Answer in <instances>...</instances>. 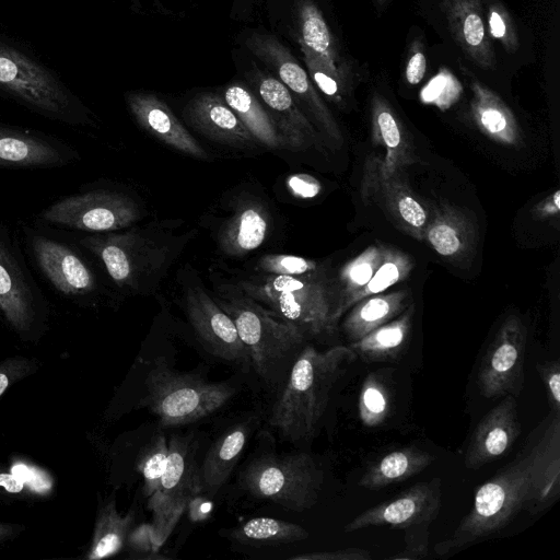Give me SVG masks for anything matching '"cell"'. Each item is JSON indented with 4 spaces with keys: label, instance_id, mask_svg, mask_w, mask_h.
<instances>
[{
    "label": "cell",
    "instance_id": "1",
    "mask_svg": "<svg viewBox=\"0 0 560 560\" xmlns=\"http://www.w3.org/2000/svg\"><path fill=\"white\" fill-rule=\"evenodd\" d=\"M518 456L481 485L452 537L435 545L446 555L505 527L520 512L537 514L560 494V416L550 415Z\"/></svg>",
    "mask_w": 560,
    "mask_h": 560
},
{
    "label": "cell",
    "instance_id": "2",
    "mask_svg": "<svg viewBox=\"0 0 560 560\" xmlns=\"http://www.w3.org/2000/svg\"><path fill=\"white\" fill-rule=\"evenodd\" d=\"M176 225L151 222L126 231L94 233L80 243L103 264L118 289L143 294L153 290L188 243V233L174 234Z\"/></svg>",
    "mask_w": 560,
    "mask_h": 560
},
{
    "label": "cell",
    "instance_id": "3",
    "mask_svg": "<svg viewBox=\"0 0 560 560\" xmlns=\"http://www.w3.org/2000/svg\"><path fill=\"white\" fill-rule=\"evenodd\" d=\"M354 359L355 354L346 346H335L325 351L305 347L272 406L270 425L284 440L311 439L325 413L336 382Z\"/></svg>",
    "mask_w": 560,
    "mask_h": 560
},
{
    "label": "cell",
    "instance_id": "4",
    "mask_svg": "<svg viewBox=\"0 0 560 560\" xmlns=\"http://www.w3.org/2000/svg\"><path fill=\"white\" fill-rule=\"evenodd\" d=\"M0 97L72 127L95 117L61 77L25 45L0 33Z\"/></svg>",
    "mask_w": 560,
    "mask_h": 560
},
{
    "label": "cell",
    "instance_id": "5",
    "mask_svg": "<svg viewBox=\"0 0 560 560\" xmlns=\"http://www.w3.org/2000/svg\"><path fill=\"white\" fill-rule=\"evenodd\" d=\"M236 284L271 314L299 327L305 336L329 332L336 325L337 284L328 267L305 276L256 273Z\"/></svg>",
    "mask_w": 560,
    "mask_h": 560
},
{
    "label": "cell",
    "instance_id": "6",
    "mask_svg": "<svg viewBox=\"0 0 560 560\" xmlns=\"http://www.w3.org/2000/svg\"><path fill=\"white\" fill-rule=\"evenodd\" d=\"M214 301L232 318L245 346L250 365L262 378L304 340L303 331L267 311L236 283L213 281Z\"/></svg>",
    "mask_w": 560,
    "mask_h": 560
},
{
    "label": "cell",
    "instance_id": "7",
    "mask_svg": "<svg viewBox=\"0 0 560 560\" xmlns=\"http://www.w3.org/2000/svg\"><path fill=\"white\" fill-rule=\"evenodd\" d=\"M147 395L140 401L163 427L189 424L206 418L234 397L236 389L225 382H209L199 375L172 370L158 361L145 378Z\"/></svg>",
    "mask_w": 560,
    "mask_h": 560
},
{
    "label": "cell",
    "instance_id": "8",
    "mask_svg": "<svg viewBox=\"0 0 560 560\" xmlns=\"http://www.w3.org/2000/svg\"><path fill=\"white\" fill-rule=\"evenodd\" d=\"M237 39L241 48L283 83L323 139L335 145L342 144V133L336 119L288 46L262 26L243 30Z\"/></svg>",
    "mask_w": 560,
    "mask_h": 560
},
{
    "label": "cell",
    "instance_id": "9",
    "mask_svg": "<svg viewBox=\"0 0 560 560\" xmlns=\"http://www.w3.org/2000/svg\"><path fill=\"white\" fill-rule=\"evenodd\" d=\"M324 472L306 453L266 454L242 471L240 483L250 495L302 512L318 500Z\"/></svg>",
    "mask_w": 560,
    "mask_h": 560
},
{
    "label": "cell",
    "instance_id": "10",
    "mask_svg": "<svg viewBox=\"0 0 560 560\" xmlns=\"http://www.w3.org/2000/svg\"><path fill=\"white\" fill-rule=\"evenodd\" d=\"M198 443L192 435L175 434L168 443L166 469L148 498L154 540L161 548L173 533L189 502L201 493Z\"/></svg>",
    "mask_w": 560,
    "mask_h": 560
},
{
    "label": "cell",
    "instance_id": "11",
    "mask_svg": "<svg viewBox=\"0 0 560 560\" xmlns=\"http://www.w3.org/2000/svg\"><path fill=\"white\" fill-rule=\"evenodd\" d=\"M232 58L237 74L272 117L284 148L292 151L322 149L325 140L283 83L243 48L234 49Z\"/></svg>",
    "mask_w": 560,
    "mask_h": 560
},
{
    "label": "cell",
    "instance_id": "12",
    "mask_svg": "<svg viewBox=\"0 0 560 560\" xmlns=\"http://www.w3.org/2000/svg\"><path fill=\"white\" fill-rule=\"evenodd\" d=\"M45 222L89 233L127 229L142 218L138 202L112 189H92L61 198L42 213Z\"/></svg>",
    "mask_w": 560,
    "mask_h": 560
},
{
    "label": "cell",
    "instance_id": "13",
    "mask_svg": "<svg viewBox=\"0 0 560 560\" xmlns=\"http://www.w3.org/2000/svg\"><path fill=\"white\" fill-rule=\"evenodd\" d=\"M262 8L279 38L308 50L330 67L347 70L339 47L318 0H264Z\"/></svg>",
    "mask_w": 560,
    "mask_h": 560
},
{
    "label": "cell",
    "instance_id": "14",
    "mask_svg": "<svg viewBox=\"0 0 560 560\" xmlns=\"http://www.w3.org/2000/svg\"><path fill=\"white\" fill-rule=\"evenodd\" d=\"M185 312L203 348L214 357L241 368H249L248 352L232 318L207 293L201 282L184 281Z\"/></svg>",
    "mask_w": 560,
    "mask_h": 560
},
{
    "label": "cell",
    "instance_id": "15",
    "mask_svg": "<svg viewBox=\"0 0 560 560\" xmlns=\"http://www.w3.org/2000/svg\"><path fill=\"white\" fill-rule=\"evenodd\" d=\"M527 330L520 317L509 316L489 346L478 371V387L487 398L516 396L524 384Z\"/></svg>",
    "mask_w": 560,
    "mask_h": 560
},
{
    "label": "cell",
    "instance_id": "16",
    "mask_svg": "<svg viewBox=\"0 0 560 560\" xmlns=\"http://www.w3.org/2000/svg\"><path fill=\"white\" fill-rule=\"evenodd\" d=\"M442 503L441 479L432 478L413 485L395 498L372 506L357 515L343 528L352 533L371 526L407 528L431 524Z\"/></svg>",
    "mask_w": 560,
    "mask_h": 560
},
{
    "label": "cell",
    "instance_id": "17",
    "mask_svg": "<svg viewBox=\"0 0 560 560\" xmlns=\"http://www.w3.org/2000/svg\"><path fill=\"white\" fill-rule=\"evenodd\" d=\"M38 302L36 283L0 228V313L16 332L26 334L35 324Z\"/></svg>",
    "mask_w": 560,
    "mask_h": 560
},
{
    "label": "cell",
    "instance_id": "18",
    "mask_svg": "<svg viewBox=\"0 0 560 560\" xmlns=\"http://www.w3.org/2000/svg\"><path fill=\"white\" fill-rule=\"evenodd\" d=\"M31 250L49 283L67 296H85L97 288L94 272L84 258L68 245L45 235H33Z\"/></svg>",
    "mask_w": 560,
    "mask_h": 560
},
{
    "label": "cell",
    "instance_id": "19",
    "mask_svg": "<svg viewBox=\"0 0 560 560\" xmlns=\"http://www.w3.org/2000/svg\"><path fill=\"white\" fill-rule=\"evenodd\" d=\"M74 159L77 152L54 137L0 124V167H59Z\"/></svg>",
    "mask_w": 560,
    "mask_h": 560
},
{
    "label": "cell",
    "instance_id": "20",
    "mask_svg": "<svg viewBox=\"0 0 560 560\" xmlns=\"http://www.w3.org/2000/svg\"><path fill=\"white\" fill-rule=\"evenodd\" d=\"M125 100L137 124L152 137L188 156L200 160L208 158L207 151L163 100L152 93L139 91L127 92Z\"/></svg>",
    "mask_w": 560,
    "mask_h": 560
},
{
    "label": "cell",
    "instance_id": "21",
    "mask_svg": "<svg viewBox=\"0 0 560 560\" xmlns=\"http://www.w3.org/2000/svg\"><path fill=\"white\" fill-rule=\"evenodd\" d=\"M520 434L517 404L514 396L506 395L477 424L465 454V467L478 469L502 457Z\"/></svg>",
    "mask_w": 560,
    "mask_h": 560
},
{
    "label": "cell",
    "instance_id": "22",
    "mask_svg": "<svg viewBox=\"0 0 560 560\" xmlns=\"http://www.w3.org/2000/svg\"><path fill=\"white\" fill-rule=\"evenodd\" d=\"M184 116L194 129L210 140L236 149L258 144L221 94H196L185 105Z\"/></svg>",
    "mask_w": 560,
    "mask_h": 560
},
{
    "label": "cell",
    "instance_id": "23",
    "mask_svg": "<svg viewBox=\"0 0 560 560\" xmlns=\"http://www.w3.org/2000/svg\"><path fill=\"white\" fill-rule=\"evenodd\" d=\"M269 228L270 215L266 206L256 198H241L220 224L215 238L224 255L241 258L261 246Z\"/></svg>",
    "mask_w": 560,
    "mask_h": 560
},
{
    "label": "cell",
    "instance_id": "24",
    "mask_svg": "<svg viewBox=\"0 0 560 560\" xmlns=\"http://www.w3.org/2000/svg\"><path fill=\"white\" fill-rule=\"evenodd\" d=\"M442 9L464 54L478 67L492 69L495 58L486 33L481 0H442Z\"/></svg>",
    "mask_w": 560,
    "mask_h": 560
},
{
    "label": "cell",
    "instance_id": "25",
    "mask_svg": "<svg viewBox=\"0 0 560 560\" xmlns=\"http://www.w3.org/2000/svg\"><path fill=\"white\" fill-rule=\"evenodd\" d=\"M372 141L385 149V158L377 159L378 178L386 179L412 162L411 149L402 128L388 102L374 94L371 102Z\"/></svg>",
    "mask_w": 560,
    "mask_h": 560
},
{
    "label": "cell",
    "instance_id": "26",
    "mask_svg": "<svg viewBox=\"0 0 560 560\" xmlns=\"http://www.w3.org/2000/svg\"><path fill=\"white\" fill-rule=\"evenodd\" d=\"M248 419L229 428L211 445L199 466L201 493L215 495L226 482L253 431Z\"/></svg>",
    "mask_w": 560,
    "mask_h": 560
},
{
    "label": "cell",
    "instance_id": "27",
    "mask_svg": "<svg viewBox=\"0 0 560 560\" xmlns=\"http://www.w3.org/2000/svg\"><path fill=\"white\" fill-rule=\"evenodd\" d=\"M472 119L489 139L503 145H517L521 129L515 116L502 98L485 84L470 79Z\"/></svg>",
    "mask_w": 560,
    "mask_h": 560
},
{
    "label": "cell",
    "instance_id": "28",
    "mask_svg": "<svg viewBox=\"0 0 560 560\" xmlns=\"http://www.w3.org/2000/svg\"><path fill=\"white\" fill-rule=\"evenodd\" d=\"M375 177L376 182H373L365 189L366 194L370 195L374 187V190L381 195V201L386 212L395 223L410 236L418 241H423L424 230L429 220L428 211L412 194L400 173H396L386 179H380L376 168Z\"/></svg>",
    "mask_w": 560,
    "mask_h": 560
},
{
    "label": "cell",
    "instance_id": "29",
    "mask_svg": "<svg viewBox=\"0 0 560 560\" xmlns=\"http://www.w3.org/2000/svg\"><path fill=\"white\" fill-rule=\"evenodd\" d=\"M221 96L257 143L269 149L284 148L272 117L242 79L229 82Z\"/></svg>",
    "mask_w": 560,
    "mask_h": 560
},
{
    "label": "cell",
    "instance_id": "30",
    "mask_svg": "<svg viewBox=\"0 0 560 560\" xmlns=\"http://www.w3.org/2000/svg\"><path fill=\"white\" fill-rule=\"evenodd\" d=\"M408 290L378 293L357 302L346 316L342 329L348 341L354 342L381 325L394 319L409 305Z\"/></svg>",
    "mask_w": 560,
    "mask_h": 560
},
{
    "label": "cell",
    "instance_id": "31",
    "mask_svg": "<svg viewBox=\"0 0 560 560\" xmlns=\"http://www.w3.org/2000/svg\"><path fill=\"white\" fill-rule=\"evenodd\" d=\"M415 304L411 303L394 319L381 325L348 347L355 358L365 362L396 359L405 348L411 334Z\"/></svg>",
    "mask_w": 560,
    "mask_h": 560
},
{
    "label": "cell",
    "instance_id": "32",
    "mask_svg": "<svg viewBox=\"0 0 560 560\" xmlns=\"http://www.w3.org/2000/svg\"><path fill=\"white\" fill-rule=\"evenodd\" d=\"M434 459L431 453L416 446L398 448L372 464L362 475L358 485L369 490H377L420 474Z\"/></svg>",
    "mask_w": 560,
    "mask_h": 560
},
{
    "label": "cell",
    "instance_id": "33",
    "mask_svg": "<svg viewBox=\"0 0 560 560\" xmlns=\"http://www.w3.org/2000/svg\"><path fill=\"white\" fill-rule=\"evenodd\" d=\"M423 240L442 257L462 258L470 248L472 232L460 212L442 206L428 220Z\"/></svg>",
    "mask_w": 560,
    "mask_h": 560
},
{
    "label": "cell",
    "instance_id": "34",
    "mask_svg": "<svg viewBox=\"0 0 560 560\" xmlns=\"http://www.w3.org/2000/svg\"><path fill=\"white\" fill-rule=\"evenodd\" d=\"M387 245L374 243L361 254L349 260L336 278L337 304L334 322L350 310L352 298L370 281L387 253Z\"/></svg>",
    "mask_w": 560,
    "mask_h": 560
},
{
    "label": "cell",
    "instance_id": "35",
    "mask_svg": "<svg viewBox=\"0 0 560 560\" xmlns=\"http://www.w3.org/2000/svg\"><path fill=\"white\" fill-rule=\"evenodd\" d=\"M133 516L122 515L116 509L115 499L104 503L97 512L91 546L85 556L89 560H100L118 553L127 541Z\"/></svg>",
    "mask_w": 560,
    "mask_h": 560
},
{
    "label": "cell",
    "instance_id": "36",
    "mask_svg": "<svg viewBox=\"0 0 560 560\" xmlns=\"http://www.w3.org/2000/svg\"><path fill=\"white\" fill-rule=\"evenodd\" d=\"M229 538L250 546L287 545L308 537V532L301 525L273 518L253 517L225 534Z\"/></svg>",
    "mask_w": 560,
    "mask_h": 560
},
{
    "label": "cell",
    "instance_id": "37",
    "mask_svg": "<svg viewBox=\"0 0 560 560\" xmlns=\"http://www.w3.org/2000/svg\"><path fill=\"white\" fill-rule=\"evenodd\" d=\"M415 267L413 258L394 248H387L386 256L370 281L352 298L350 308L360 300L385 292L394 284L409 277Z\"/></svg>",
    "mask_w": 560,
    "mask_h": 560
},
{
    "label": "cell",
    "instance_id": "38",
    "mask_svg": "<svg viewBox=\"0 0 560 560\" xmlns=\"http://www.w3.org/2000/svg\"><path fill=\"white\" fill-rule=\"evenodd\" d=\"M301 55L315 88L330 102L342 106L349 94L348 72L330 67L308 50H301Z\"/></svg>",
    "mask_w": 560,
    "mask_h": 560
},
{
    "label": "cell",
    "instance_id": "39",
    "mask_svg": "<svg viewBox=\"0 0 560 560\" xmlns=\"http://www.w3.org/2000/svg\"><path fill=\"white\" fill-rule=\"evenodd\" d=\"M168 460V444L164 434L154 435L139 454L136 467L143 478V494L149 498L158 489Z\"/></svg>",
    "mask_w": 560,
    "mask_h": 560
},
{
    "label": "cell",
    "instance_id": "40",
    "mask_svg": "<svg viewBox=\"0 0 560 560\" xmlns=\"http://www.w3.org/2000/svg\"><path fill=\"white\" fill-rule=\"evenodd\" d=\"M359 417L365 427L381 424L389 409L388 393L385 385L374 375H369L359 395Z\"/></svg>",
    "mask_w": 560,
    "mask_h": 560
},
{
    "label": "cell",
    "instance_id": "41",
    "mask_svg": "<svg viewBox=\"0 0 560 560\" xmlns=\"http://www.w3.org/2000/svg\"><path fill=\"white\" fill-rule=\"evenodd\" d=\"M326 266L316 260L295 255L270 254L258 259L254 270L264 276H305Z\"/></svg>",
    "mask_w": 560,
    "mask_h": 560
},
{
    "label": "cell",
    "instance_id": "42",
    "mask_svg": "<svg viewBox=\"0 0 560 560\" xmlns=\"http://www.w3.org/2000/svg\"><path fill=\"white\" fill-rule=\"evenodd\" d=\"M487 21L489 33L501 42L506 51L515 52L518 49V36L505 8L498 2L489 4Z\"/></svg>",
    "mask_w": 560,
    "mask_h": 560
},
{
    "label": "cell",
    "instance_id": "43",
    "mask_svg": "<svg viewBox=\"0 0 560 560\" xmlns=\"http://www.w3.org/2000/svg\"><path fill=\"white\" fill-rule=\"evenodd\" d=\"M131 558L137 559H165L159 555L160 547L156 545L151 524L144 523L132 528L126 541Z\"/></svg>",
    "mask_w": 560,
    "mask_h": 560
},
{
    "label": "cell",
    "instance_id": "44",
    "mask_svg": "<svg viewBox=\"0 0 560 560\" xmlns=\"http://www.w3.org/2000/svg\"><path fill=\"white\" fill-rule=\"evenodd\" d=\"M405 548L398 556L389 559H423L429 555V524L415 525L405 528Z\"/></svg>",
    "mask_w": 560,
    "mask_h": 560
},
{
    "label": "cell",
    "instance_id": "45",
    "mask_svg": "<svg viewBox=\"0 0 560 560\" xmlns=\"http://www.w3.org/2000/svg\"><path fill=\"white\" fill-rule=\"evenodd\" d=\"M34 363L23 357H14L0 362V397L15 382L28 375Z\"/></svg>",
    "mask_w": 560,
    "mask_h": 560
},
{
    "label": "cell",
    "instance_id": "46",
    "mask_svg": "<svg viewBox=\"0 0 560 560\" xmlns=\"http://www.w3.org/2000/svg\"><path fill=\"white\" fill-rule=\"evenodd\" d=\"M537 370L546 385L548 400L553 413H560V365L559 361L538 364Z\"/></svg>",
    "mask_w": 560,
    "mask_h": 560
},
{
    "label": "cell",
    "instance_id": "47",
    "mask_svg": "<svg viewBox=\"0 0 560 560\" xmlns=\"http://www.w3.org/2000/svg\"><path fill=\"white\" fill-rule=\"evenodd\" d=\"M288 190L296 198L312 199L322 191L320 183L305 173L293 174L287 179Z\"/></svg>",
    "mask_w": 560,
    "mask_h": 560
},
{
    "label": "cell",
    "instance_id": "48",
    "mask_svg": "<svg viewBox=\"0 0 560 560\" xmlns=\"http://www.w3.org/2000/svg\"><path fill=\"white\" fill-rule=\"evenodd\" d=\"M294 560H371L369 550L351 547L332 551H316L291 557Z\"/></svg>",
    "mask_w": 560,
    "mask_h": 560
},
{
    "label": "cell",
    "instance_id": "49",
    "mask_svg": "<svg viewBox=\"0 0 560 560\" xmlns=\"http://www.w3.org/2000/svg\"><path fill=\"white\" fill-rule=\"evenodd\" d=\"M264 0H233L230 18L240 22H252L262 9Z\"/></svg>",
    "mask_w": 560,
    "mask_h": 560
},
{
    "label": "cell",
    "instance_id": "50",
    "mask_svg": "<svg viewBox=\"0 0 560 560\" xmlns=\"http://www.w3.org/2000/svg\"><path fill=\"white\" fill-rule=\"evenodd\" d=\"M427 59L421 50H416L409 57L406 67V79L410 84H418L424 77Z\"/></svg>",
    "mask_w": 560,
    "mask_h": 560
},
{
    "label": "cell",
    "instance_id": "51",
    "mask_svg": "<svg viewBox=\"0 0 560 560\" xmlns=\"http://www.w3.org/2000/svg\"><path fill=\"white\" fill-rule=\"evenodd\" d=\"M188 515L194 522L205 521L209 517L212 504L207 498L196 495L188 504Z\"/></svg>",
    "mask_w": 560,
    "mask_h": 560
},
{
    "label": "cell",
    "instance_id": "52",
    "mask_svg": "<svg viewBox=\"0 0 560 560\" xmlns=\"http://www.w3.org/2000/svg\"><path fill=\"white\" fill-rule=\"evenodd\" d=\"M560 211V191L557 189L550 196L541 200L536 206V215L540 218H550L553 215H558Z\"/></svg>",
    "mask_w": 560,
    "mask_h": 560
},
{
    "label": "cell",
    "instance_id": "53",
    "mask_svg": "<svg viewBox=\"0 0 560 560\" xmlns=\"http://www.w3.org/2000/svg\"><path fill=\"white\" fill-rule=\"evenodd\" d=\"M0 487L10 493H20L24 490L25 483L13 472H0Z\"/></svg>",
    "mask_w": 560,
    "mask_h": 560
},
{
    "label": "cell",
    "instance_id": "54",
    "mask_svg": "<svg viewBox=\"0 0 560 560\" xmlns=\"http://www.w3.org/2000/svg\"><path fill=\"white\" fill-rule=\"evenodd\" d=\"M24 529L21 524L0 522V545L19 536Z\"/></svg>",
    "mask_w": 560,
    "mask_h": 560
},
{
    "label": "cell",
    "instance_id": "55",
    "mask_svg": "<svg viewBox=\"0 0 560 560\" xmlns=\"http://www.w3.org/2000/svg\"><path fill=\"white\" fill-rule=\"evenodd\" d=\"M386 0H376L377 3H384Z\"/></svg>",
    "mask_w": 560,
    "mask_h": 560
}]
</instances>
